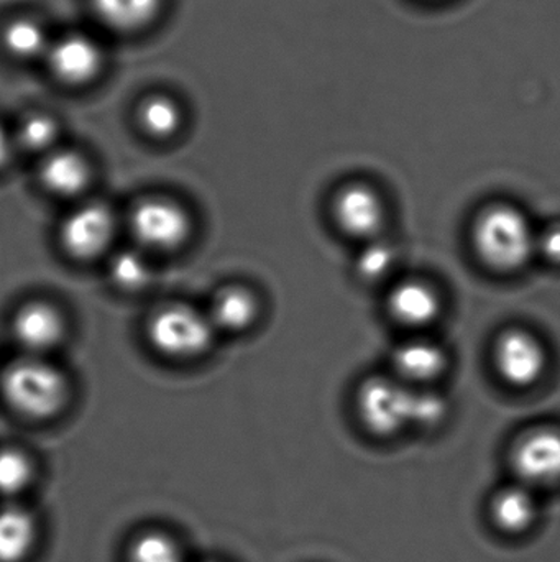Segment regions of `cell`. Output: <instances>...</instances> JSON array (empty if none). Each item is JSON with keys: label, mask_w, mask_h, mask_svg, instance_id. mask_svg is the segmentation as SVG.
<instances>
[{"label": "cell", "mask_w": 560, "mask_h": 562, "mask_svg": "<svg viewBox=\"0 0 560 562\" xmlns=\"http://www.w3.org/2000/svg\"><path fill=\"white\" fill-rule=\"evenodd\" d=\"M510 465L516 482L532 488L560 484V429L538 426L523 432L510 451Z\"/></svg>", "instance_id": "5b68a950"}, {"label": "cell", "mask_w": 560, "mask_h": 562, "mask_svg": "<svg viewBox=\"0 0 560 562\" xmlns=\"http://www.w3.org/2000/svg\"><path fill=\"white\" fill-rule=\"evenodd\" d=\"M147 333L158 352L186 359L206 352L216 327L207 314L186 304H170L151 316Z\"/></svg>", "instance_id": "277c9868"}, {"label": "cell", "mask_w": 560, "mask_h": 562, "mask_svg": "<svg viewBox=\"0 0 560 562\" xmlns=\"http://www.w3.org/2000/svg\"><path fill=\"white\" fill-rule=\"evenodd\" d=\"M114 237V216L104 204H84L72 211L59 229V243L72 259L91 260L101 256Z\"/></svg>", "instance_id": "9c48e42d"}, {"label": "cell", "mask_w": 560, "mask_h": 562, "mask_svg": "<svg viewBox=\"0 0 560 562\" xmlns=\"http://www.w3.org/2000/svg\"><path fill=\"white\" fill-rule=\"evenodd\" d=\"M479 259L495 272H518L536 254V233L528 217L512 204L487 206L472 227Z\"/></svg>", "instance_id": "6da1fadb"}, {"label": "cell", "mask_w": 560, "mask_h": 562, "mask_svg": "<svg viewBox=\"0 0 560 562\" xmlns=\"http://www.w3.org/2000/svg\"><path fill=\"white\" fill-rule=\"evenodd\" d=\"M536 514L535 494L519 482L500 488L490 501V518L502 533H525L535 524Z\"/></svg>", "instance_id": "5bb4252c"}, {"label": "cell", "mask_w": 560, "mask_h": 562, "mask_svg": "<svg viewBox=\"0 0 560 562\" xmlns=\"http://www.w3.org/2000/svg\"><path fill=\"white\" fill-rule=\"evenodd\" d=\"M332 216L345 236L370 243L387 223V206L375 188L348 183L335 193Z\"/></svg>", "instance_id": "52a82bcc"}, {"label": "cell", "mask_w": 560, "mask_h": 562, "mask_svg": "<svg viewBox=\"0 0 560 562\" xmlns=\"http://www.w3.org/2000/svg\"><path fill=\"white\" fill-rule=\"evenodd\" d=\"M130 229L141 246L173 250L186 243L191 220L183 207L168 200H145L132 211Z\"/></svg>", "instance_id": "8992f818"}, {"label": "cell", "mask_w": 560, "mask_h": 562, "mask_svg": "<svg viewBox=\"0 0 560 562\" xmlns=\"http://www.w3.org/2000/svg\"><path fill=\"white\" fill-rule=\"evenodd\" d=\"M447 415V403L439 393L431 389H414L413 419L411 426L434 428Z\"/></svg>", "instance_id": "d4e9b609"}, {"label": "cell", "mask_w": 560, "mask_h": 562, "mask_svg": "<svg viewBox=\"0 0 560 562\" xmlns=\"http://www.w3.org/2000/svg\"><path fill=\"white\" fill-rule=\"evenodd\" d=\"M140 122L148 134L155 137H168L180 127V109L171 99L161 98V95L150 98L141 105Z\"/></svg>", "instance_id": "ffe728a7"}, {"label": "cell", "mask_w": 560, "mask_h": 562, "mask_svg": "<svg viewBox=\"0 0 560 562\" xmlns=\"http://www.w3.org/2000/svg\"><path fill=\"white\" fill-rule=\"evenodd\" d=\"M397 263L395 249L387 243L370 240L357 259V273L365 281H381L390 276Z\"/></svg>", "instance_id": "7402d4cb"}, {"label": "cell", "mask_w": 560, "mask_h": 562, "mask_svg": "<svg viewBox=\"0 0 560 562\" xmlns=\"http://www.w3.org/2000/svg\"><path fill=\"white\" fill-rule=\"evenodd\" d=\"M414 386L395 376L375 375L357 392V413L372 435L391 438L411 426Z\"/></svg>", "instance_id": "3957f363"}, {"label": "cell", "mask_w": 560, "mask_h": 562, "mask_svg": "<svg viewBox=\"0 0 560 562\" xmlns=\"http://www.w3.org/2000/svg\"><path fill=\"white\" fill-rule=\"evenodd\" d=\"M3 45L16 58H33L45 52L46 35L38 23L20 19L7 26L3 32Z\"/></svg>", "instance_id": "d6986e66"}, {"label": "cell", "mask_w": 560, "mask_h": 562, "mask_svg": "<svg viewBox=\"0 0 560 562\" xmlns=\"http://www.w3.org/2000/svg\"><path fill=\"white\" fill-rule=\"evenodd\" d=\"M13 334L20 346L30 352L53 349L65 334L61 313L48 303L25 304L13 319Z\"/></svg>", "instance_id": "7c38bea8"}, {"label": "cell", "mask_w": 560, "mask_h": 562, "mask_svg": "<svg viewBox=\"0 0 560 562\" xmlns=\"http://www.w3.org/2000/svg\"><path fill=\"white\" fill-rule=\"evenodd\" d=\"M493 362L506 383L526 389L541 379L548 359L545 347L532 333L508 329L496 339Z\"/></svg>", "instance_id": "ba28073f"}, {"label": "cell", "mask_w": 560, "mask_h": 562, "mask_svg": "<svg viewBox=\"0 0 560 562\" xmlns=\"http://www.w3.org/2000/svg\"><path fill=\"white\" fill-rule=\"evenodd\" d=\"M2 393L15 412L28 418H52L68 402L65 376L55 367L38 359H23L7 367Z\"/></svg>", "instance_id": "7a4b0ae2"}, {"label": "cell", "mask_w": 560, "mask_h": 562, "mask_svg": "<svg viewBox=\"0 0 560 562\" xmlns=\"http://www.w3.org/2000/svg\"><path fill=\"white\" fill-rule=\"evenodd\" d=\"M58 128L52 117L43 114L30 115L20 125L19 142L30 151L46 150L55 142Z\"/></svg>", "instance_id": "484cf974"}, {"label": "cell", "mask_w": 560, "mask_h": 562, "mask_svg": "<svg viewBox=\"0 0 560 562\" xmlns=\"http://www.w3.org/2000/svg\"><path fill=\"white\" fill-rule=\"evenodd\" d=\"M160 0H92L98 15L115 29L132 30L150 22Z\"/></svg>", "instance_id": "ac0fdd59"}, {"label": "cell", "mask_w": 560, "mask_h": 562, "mask_svg": "<svg viewBox=\"0 0 560 562\" xmlns=\"http://www.w3.org/2000/svg\"><path fill=\"white\" fill-rule=\"evenodd\" d=\"M536 252L541 254L548 262L560 266V224L536 234Z\"/></svg>", "instance_id": "4316f807"}, {"label": "cell", "mask_w": 560, "mask_h": 562, "mask_svg": "<svg viewBox=\"0 0 560 562\" xmlns=\"http://www.w3.org/2000/svg\"><path fill=\"white\" fill-rule=\"evenodd\" d=\"M49 65L66 82H84L98 72L101 52L88 36L69 35L49 49Z\"/></svg>", "instance_id": "4fadbf2b"}, {"label": "cell", "mask_w": 560, "mask_h": 562, "mask_svg": "<svg viewBox=\"0 0 560 562\" xmlns=\"http://www.w3.org/2000/svg\"><path fill=\"white\" fill-rule=\"evenodd\" d=\"M35 538V521L28 512L19 507L0 510V562L25 560Z\"/></svg>", "instance_id": "e0dca14e"}, {"label": "cell", "mask_w": 560, "mask_h": 562, "mask_svg": "<svg viewBox=\"0 0 560 562\" xmlns=\"http://www.w3.org/2000/svg\"><path fill=\"white\" fill-rule=\"evenodd\" d=\"M391 366L395 379L414 389H430L446 370L447 356L433 340L414 337L395 349Z\"/></svg>", "instance_id": "30bf717a"}, {"label": "cell", "mask_w": 560, "mask_h": 562, "mask_svg": "<svg viewBox=\"0 0 560 562\" xmlns=\"http://www.w3.org/2000/svg\"><path fill=\"white\" fill-rule=\"evenodd\" d=\"M39 177L49 193L69 198L88 187L91 170L81 155L69 150L56 151L46 158Z\"/></svg>", "instance_id": "2e32d148"}, {"label": "cell", "mask_w": 560, "mask_h": 562, "mask_svg": "<svg viewBox=\"0 0 560 562\" xmlns=\"http://www.w3.org/2000/svg\"><path fill=\"white\" fill-rule=\"evenodd\" d=\"M259 313V297L249 288L232 284L216 294L207 316L216 329L240 333L255 323Z\"/></svg>", "instance_id": "9a60e30c"}, {"label": "cell", "mask_w": 560, "mask_h": 562, "mask_svg": "<svg viewBox=\"0 0 560 562\" xmlns=\"http://www.w3.org/2000/svg\"><path fill=\"white\" fill-rule=\"evenodd\" d=\"M111 277L122 290L137 291L150 283L151 270L140 254L124 250L112 259Z\"/></svg>", "instance_id": "44dd1931"}, {"label": "cell", "mask_w": 560, "mask_h": 562, "mask_svg": "<svg viewBox=\"0 0 560 562\" xmlns=\"http://www.w3.org/2000/svg\"><path fill=\"white\" fill-rule=\"evenodd\" d=\"M388 313L401 326L423 329L437 319L441 297L433 284L420 279L400 281L388 294Z\"/></svg>", "instance_id": "8fae6325"}, {"label": "cell", "mask_w": 560, "mask_h": 562, "mask_svg": "<svg viewBox=\"0 0 560 562\" xmlns=\"http://www.w3.org/2000/svg\"><path fill=\"white\" fill-rule=\"evenodd\" d=\"M10 151H12V145H10L9 135L0 127V168L5 167L10 158Z\"/></svg>", "instance_id": "83f0119b"}, {"label": "cell", "mask_w": 560, "mask_h": 562, "mask_svg": "<svg viewBox=\"0 0 560 562\" xmlns=\"http://www.w3.org/2000/svg\"><path fill=\"white\" fill-rule=\"evenodd\" d=\"M130 562H183L180 550L171 538L161 533L138 537L130 548Z\"/></svg>", "instance_id": "cb8c5ba5"}, {"label": "cell", "mask_w": 560, "mask_h": 562, "mask_svg": "<svg viewBox=\"0 0 560 562\" xmlns=\"http://www.w3.org/2000/svg\"><path fill=\"white\" fill-rule=\"evenodd\" d=\"M28 458L13 449L0 451V495H16L32 481Z\"/></svg>", "instance_id": "603a6c76"}]
</instances>
